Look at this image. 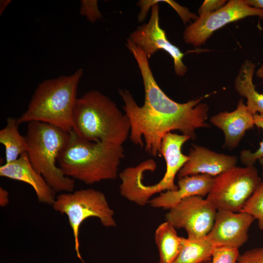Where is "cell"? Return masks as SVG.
Returning <instances> with one entry per match:
<instances>
[{"label":"cell","mask_w":263,"mask_h":263,"mask_svg":"<svg viewBox=\"0 0 263 263\" xmlns=\"http://www.w3.org/2000/svg\"><path fill=\"white\" fill-rule=\"evenodd\" d=\"M124 157L122 145L89 141L72 130L57 163L65 176L92 184L116 179L118 166Z\"/></svg>","instance_id":"2"},{"label":"cell","mask_w":263,"mask_h":263,"mask_svg":"<svg viewBox=\"0 0 263 263\" xmlns=\"http://www.w3.org/2000/svg\"><path fill=\"white\" fill-rule=\"evenodd\" d=\"M217 211L207 198L193 196L184 198L169 209L165 218L175 228H184L188 238L199 240L212 229Z\"/></svg>","instance_id":"10"},{"label":"cell","mask_w":263,"mask_h":263,"mask_svg":"<svg viewBox=\"0 0 263 263\" xmlns=\"http://www.w3.org/2000/svg\"><path fill=\"white\" fill-rule=\"evenodd\" d=\"M10 0H2L0 2V14L3 13L6 7L10 3Z\"/></svg>","instance_id":"29"},{"label":"cell","mask_w":263,"mask_h":263,"mask_svg":"<svg viewBox=\"0 0 263 263\" xmlns=\"http://www.w3.org/2000/svg\"><path fill=\"white\" fill-rule=\"evenodd\" d=\"M0 176L30 185L40 203L52 205L56 199V192L32 167L26 152L21 154L17 160L1 165Z\"/></svg>","instance_id":"14"},{"label":"cell","mask_w":263,"mask_h":263,"mask_svg":"<svg viewBox=\"0 0 263 263\" xmlns=\"http://www.w3.org/2000/svg\"><path fill=\"white\" fill-rule=\"evenodd\" d=\"M83 73L79 68L70 75L44 80L39 84L26 111L17 119L19 125L39 121L71 132L77 87Z\"/></svg>","instance_id":"4"},{"label":"cell","mask_w":263,"mask_h":263,"mask_svg":"<svg viewBox=\"0 0 263 263\" xmlns=\"http://www.w3.org/2000/svg\"><path fill=\"white\" fill-rule=\"evenodd\" d=\"M226 3L225 0H205L198 10L199 15L213 12L223 7Z\"/></svg>","instance_id":"26"},{"label":"cell","mask_w":263,"mask_h":263,"mask_svg":"<svg viewBox=\"0 0 263 263\" xmlns=\"http://www.w3.org/2000/svg\"><path fill=\"white\" fill-rule=\"evenodd\" d=\"M210 123L221 130L224 134V147L233 150L239 144L246 131L255 126L254 115L240 99L235 110L221 112L210 118Z\"/></svg>","instance_id":"15"},{"label":"cell","mask_w":263,"mask_h":263,"mask_svg":"<svg viewBox=\"0 0 263 263\" xmlns=\"http://www.w3.org/2000/svg\"><path fill=\"white\" fill-rule=\"evenodd\" d=\"M52 207L55 210L67 215L74 237L75 249L80 259L79 230L85 220L95 217L105 227L116 225L114 211L110 208L105 194L93 188L61 193L56 196Z\"/></svg>","instance_id":"6"},{"label":"cell","mask_w":263,"mask_h":263,"mask_svg":"<svg viewBox=\"0 0 263 263\" xmlns=\"http://www.w3.org/2000/svg\"><path fill=\"white\" fill-rule=\"evenodd\" d=\"M255 64L246 60L242 65L234 82L238 94L246 99V106L253 115L263 113V94L256 90L253 82Z\"/></svg>","instance_id":"17"},{"label":"cell","mask_w":263,"mask_h":263,"mask_svg":"<svg viewBox=\"0 0 263 263\" xmlns=\"http://www.w3.org/2000/svg\"><path fill=\"white\" fill-rule=\"evenodd\" d=\"M189 139L190 137L187 135L171 132L167 133L162 140L160 150V154L166 163V170L163 177L154 185H146L143 181L142 173L133 175L126 186L128 199L144 206L155 193L177 190L178 186L174 184L175 177L189 159L188 155L182 152L181 149Z\"/></svg>","instance_id":"7"},{"label":"cell","mask_w":263,"mask_h":263,"mask_svg":"<svg viewBox=\"0 0 263 263\" xmlns=\"http://www.w3.org/2000/svg\"><path fill=\"white\" fill-rule=\"evenodd\" d=\"M250 6L263 9V0H245Z\"/></svg>","instance_id":"28"},{"label":"cell","mask_w":263,"mask_h":263,"mask_svg":"<svg viewBox=\"0 0 263 263\" xmlns=\"http://www.w3.org/2000/svg\"><path fill=\"white\" fill-rule=\"evenodd\" d=\"M239 254L237 248L217 247L214 251L211 263H237Z\"/></svg>","instance_id":"23"},{"label":"cell","mask_w":263,"mask_h":263,"mask_svg":"<svg viewBox=\"0 0 263 263\" xmlns=\"http://www.w3.org/2000/svg\"><path fill=\"white\" fill-rule=\"evenodd\" d=\"M254 122L255 126L262 129L263 131V113H256L254 115ZM262 158H263V140L256 151L252 152L249 150H243L240 152V160L245 166H253L257 160Z\"/></svg>","instance_id":"22"},{"label":"cell","mask_w":263,"mask_h":263,"mask_svg":"<svg viewBox=\"0 0 263 263\" xmlns=\"http://www.w3.org/2000/svg\"><path fill=\"white\" fill-rule=\"evenodd\" d=\"M188 160L177 174L178 179L204 174L213 177L236 166L238 157L215 152L203 146L192 145Z\"/></svg>","instance_id":"13"},{"label":"cell","mask_w":263,"mask_h":263,"mask_svg":"<svg viewBox=\"0 0 263 263\" xmlns=\"http://www.w3.org/2000/svg\"><path fill=\"white\" fill-rule=\"evenodd\" d=\"M254 220L247 212L217 210L212 228L207 236L216 247L238 249L246 242Z\"/></svg>","instance_id":"12"},{"label":"cell","mask_w":263,"mask_h":263,"mask_svg":"<svg viewBox=\"0 0 263 263\" xmlns=\"http://www.w3.org/2000/svg\"><path fill=\"white\" fill-rule=\"evenodd\" d=\"M69 137L70 132L49 123H28L25 137L29 160L56 192H73L75 188V180L65 176L56 165L59 154Z\"/></svg>","instance_id":"5"},{"label":"cell","mask_w":263,"mask_h":263,"mask_svg":"<svg viewBox=\"0 0 263 263\" xmlns=\"http://www.w3.org/2000/svg\"><path fill=\"white\" fill-rule=\"evenodd\" d=\"M73 130L89 141L122 145L130 136L131 123L112 100L93 90L77 98Z\"/></svg>","instance_id":"3"},{"label":"cell","mask_w":263,"mask_h":263,"mask_svg":"<svg viewBox=\"0 0 263 263\" xmlns=\"http://www.w3.org/2000/svg\"><path fill=\"white\" fill-rule=\"evenodd\" d=\"M237 263H263V247L252 248L239 254Z\"/></svg>","instance_id":"25"},{"label":"cell","mask_w":263,"mask_h":263,"mask_svg":"<svg viewBox=\"0 0 263 263\" xmlns=\"http://www.w3.org/2000/svg\"><path fill=\"white\" fill-rule=\"evenodd\" d=\"M262 179L253 166H235L214 177L207 200L217 210L240 212Z\"/></svg>","instance_id":"8"},{"label":"cell","mask_w":263,"mask_h":263,"mask_svg":"<svg viewBox=\"0 0 263 263\" xmlns=\"http://www.w3.org/2000/svg\"><path fill=\"white\" fill-rule=\"evenodd\" d=\"M80 14L86 16L91 22H94L101 17L97 7V0H81Z\"/></svg>","instance_id":"24"},{"label":"cell","mask_w":263,"mask_h":263,"mask_svg":"<svg viewBox=\"0 0 263 263\" xmlns=\"http://www.w3.org/2000/svg\"><path fill=\"white\" fill-rule=\"evenodd\" d=\"M154 239L159 250V263H172L182 248L183 237L178 236L175 228L166 221L156 228Z\"/></svg>","instance_id":"18"},{"label":"cell","mask_w":263,"mask_h":263,"mask_svg":"<svg viewBox=\"0 0 263 263\" xmlns=\"http://www.w3.org/2000/svg\"><path fill=\"white\" fill-rule=\"evenodd\" d=\"M240 211L251 214L258 220L260 229L263 230V180Z\"/></svg>","instance_id":"21"},{"label":"cell","mask_w":263,"mask_h":263,"mask_svg":"<svg viewBox=\"0 0 263 263\" xmlns=\"http://www.w3.org/2000/svg\"><path fill=\"white\" fill-rule=\"evenodd\" d=\"M202 263H211V261H207V262H205Z\"/></svg>","instance_id":"32"},{"label":"cell","mask_w":263,"mask_h":263,"mask_svg":"<svg viewBox=\"0 0 263 263\" xmlns=\"http://www.w3.org/2000/svg\"><path fill=\"white\" fill-rule=\"evenodd\" d=\"M256 75L257 77L263 79V65H262L257 70Z\"/></svg>","instance_id":"30"},{"label":"cell","mask_w":263,"mask_h":263,"mask_svg":"<svg viewBox=\"0 0 263 263\" xmlns=\"http://www.w3.org/2000/svg\"><path fill=\"white\" fill-rule=\"evenodd\" d=\"M216 247L207 236L199 240L183 237L182 248L172 263H202L211 261Z\"/></svg>","instance_id":"19"},{"label":"cell","mask_w":263,"mask_h":263,"mask_svg":"<svg viewBox=\"0 0 263 263\" xmlns=\"http://www.w3.org/2000/svg\"><path fill=\"white\" fill-rule=\"evenodd\" d=\"M126 46L135 58L143 79L145 100L139 106L132 94L126 90H119L124 103L123 107L131 123L130 140L143 147L149 154H160L163 137L172 131L178 130L182 134L194 140L195 131L209 128L208 105L200 103L205 96L180 103L169 98L157 83L144 53L129 39Z\"/></svg>","instance_id":"1"},{"label":"cell","mask_w":263,"mask_h":263,"mask_svg":"<svg viewBox=\"0 0 263 263\" xmlns=\"http://www.w3.org/2000/svg\"><path fill=\"white\" fill-rule=\"evenodd\" d=\"M19 125L17 119L9 117L6 119L5 126L0 131V143L5 148V163L17 160L27 151L25 137L20 134Z\"/></svg>","instance_id":"20"},{"label":"cell","mask_w":263,"mask_h":263,"mask_svg":"<svg viewBox=\"0 0 263 263\" xmlns=\"http://www.w3.org/2000/svg\"><path fill=\"white\" fill-rule=\"evenodd\" d=\"M250 16L263 19V9L249 6L245 0H230L218 10L199 15L183 33L185 42L194 46L204 45L216 30L227 24Z\"/></svg>","instance_id":"9"},{"label":"cell","mask_w":263,"mask_h":263,"mask_svg":"<svg viewBox=\"0 0 263 263\" xmlns=\"http://www.w3.org/2000/svg\"><path fill=\"white\" fill-rule=\"evenodd\" d=\"M260 164L261 165V168H262V176H263V158L259 159L258 160Z\"/></svg>","instance_id":"31"},{"label":"cell","mask_w":263,"mask_h":263,"mask_svg":"<svg viewBox=\"0 0 263 263\" xmlns=\"http://www.w3.org/2000/svg\"><path fill=\"white\" fill-rule=\"evenodd\" d=\"M151 4L150 17L147 23L138 27L129 39L137 46L149 59L158 50H163L172 58L175 74L183 76L187 68L183 62L184 54L167 39L165 31L159 25V8L156 0H145Z\"/></svg>","instance_id":"11"},{"label":"cell","mask_w":263,"mask_h":263,"mask_svg":"<svg viewBox=\"0 0 263 263\" xmlns=\"http://www.w3.org/2000/svg\"><path fill=\"white\" fill-rule=\"evenodd\" d=\"M214 177L207 174H200L186 176L178 179V189L161 192L149 203L156 208L170 209L184 198L193 196H207L212 186Z\"/></svg>","instance_id":"16"},{"label":"cell","mask_w":263,"mask_h":263,"mask_svg":"<svg viewBox=\"0 0 263 263\" xmlns=\"http://www.w3.org/2000/svg\"><path fill=\"white\" fill-rule=\"evenodd\" d=\"M9 203L8 193L2 187H0V206L1 207L6 206Z\"/></svg>","instance_id":"27"}]
</instances>
